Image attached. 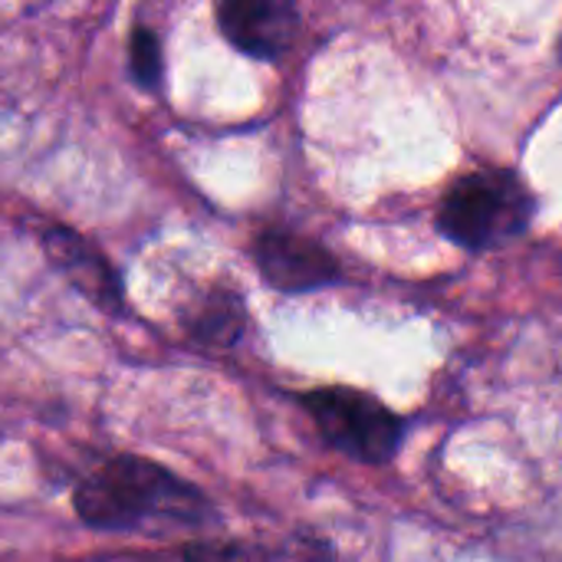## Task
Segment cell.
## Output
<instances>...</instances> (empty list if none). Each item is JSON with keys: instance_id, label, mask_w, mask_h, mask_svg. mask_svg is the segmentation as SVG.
<instances>
[{"instance_id": "cell-1", "label": "cell", "mask_w": 562, "mask_h": 562, "mask_svg": "<svg viewBox=\"0 0 562 562\" xmlns=\"http://www.w3.org/2000/svg\"><path fill=\"white\" fill-rule=\"evenodd\" d=\"M72 510L92 530H142L145 524L207 527L217 520L201 487L138 454H119L92 471L72 491Z\"/></svg>"}, {"instance_id": "cell-2", "label": "cell", "mask_w": 562, "mask_h": 562, "mask_svg": "<svg viewBox=\"0 0 562 562\" xmlns=\"http://www.w3.org/2000/svg\"><path fill=\"white\" fill-rule=\"evenodd\" d=\"M533 214L537 194L514 168H477L448 188L438 207V231L451 244L481 254L524 237Z\"/></svg>"}, {"instance_id": "cell-3", "label": "cell", "mask_w": 562, "mask_h": 562, "mask_svg": "<svg viewBox=\"0 0 562 562\" xmlns=\"http://www.w3.org/2000/svg\"><path fill=\"white\" fill-rule=\"evenodd\" d=\"M296 402L306 408L319 438L333 451L369 468L389 464L398 454L402 438L408 431V422L398 412H392L385 402L359 389H346V385L310 389L300 392Z\"/></svg>"}, {"instance_id": "cell-4", "label": "cell", "mask_w": 562, "mask_h": 562, "mask_svg": "<svg viewBox=\"0 0 562 562\" xmlns=\"http://www.w3.org/2000/svg\"><path fill=\"white\" fill-rule=\"evenodd\" d=\"M250 254L260 277L280 293H313L342 280V263L326 244L286 227L260 231Z\"/></svg>"}, {"instance_id": "cell-5", "label": "cell", "mask_w": 562, "mask_h": 562, "mask_svg": "<svg viewBox=\"0 0 562 562\" xmlns=\"http://www.w3.org/2000/svg\"><path fill=\"white\" fill-rule=\"evenodd\" d=\"M221 36L250 59H280L296 33L300 10L290 0H227L214 10Z\"/></svg>"}, {"instance_id": "cell-6", "label": "cell", "mask_w": 562, "mask_h": 562, "mask_svg": "<svg viewBox=\"0 0 562 562\" xmlns=\"http://www.w3.org/2000/svg\"><path fill=\"white\" fill-rule=\"evenodd\" d=\"M43 244H46L49 260H53V263L69 277V283L79 286L95 306H102V310H109V313L122 310V300H125L122 280H119V273L112 270V263H109L89 240H82V237H79L76 231H69V227H49V231L43 234Z\"/></svg>"}, {"instance_id": "cell-7", "label": "cell", "mask_w": 562, "mask_h": 562, "mask_svg": "<svg viewBox=\"0 0 562 562\" xmlns=\"http://www.w3.org/2000/svg\"><path fill=\"white\" fill-rule=\"evenodd\" d=\"M329 547L319 540H283V543H221L201 540L184 547V562H329Z\"/></svg>"}, {"instance_id": "cell-8", "label": "cell", "mask_w": 562, "mask_h": 562, "mask_svg": "<svg viewBox=\"0 0 562 562\" xmlns=\"http://www.w3.org/2000/svg\"><path fill=\"white\" fill-rule=\"evenodd\" d=\"M181 323L191 333V339H198L204 346H234L244 336L247 306L234 290L214 286L204 296L191 300Z\"/></svg>"}, {"instance_id": "cell-9", "label": "cell", "mask_w": 562, "mask_h": 562, "mask_svg": "<svg viewBox=\"0 0 562 562\" xmlns=\"http://www.w3.org/2000/svg\"><path fill=\"white\" fill-rule=\"evenodd\" d=\"M128 69H132V79L142 86V89H158L161 82V72H165V59H161V40L151 26L138 23L132 30V40H128Z\"/></svg>"}]
</instances>
